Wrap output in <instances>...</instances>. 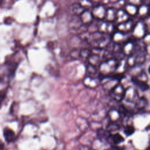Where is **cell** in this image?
I'll use <instances>...</instances> for the list:
<instances>
[{
	"label": "cell",
	"mask_w": 150,
	"mask_h": 150,
	"mask_svg": "<svg viewBox=\"0 0 150 150\" xmlns=\"http://www.w3.org/2000/svg\"><path fill=\"white\" fill-rule=\"evenodd\" d=\"M148 72H149V73L150 74V66H149V67H148Z\"/></svg>",
	"instance_id": "obj_14"
},
{
	"label": "cell",
	"mask_w": 150,
	"mask_h": 150,
	"mask_svg": "<svg viewBox=\"0 0 150 150\" xmlns=\"http://www.w3.org/2000/svg\"><path fill=\"white\" fill-rule=\"evenodd\" d=\"M100 76H87L84 79L83 83L87 87L94 88L98 86L99 83H100Z\"/></svg>",
	"instance_id": "obj_4"
},
{
	"label": "cell",
	"mask_w": 150,
	"mask_h": 150,
	"mask_svg": "<svg viewBox=\"0 0 150 150\" xmlns=\"http://www.w3.org/2000/svg\"><path fill=\"white\" fill-rule=\"evenodd\" d=\"M79 16L83 24H90L93 21L94 19L91 12L85 10L79 15Z\"/></svg>",
	"instance_id": "obj_6"
},
{
	"label": "cell",
	"mask_w": 150,
	"mask_h": 150,
	"mask_svg": "<svg viewBox=\"0 0 150 150\" xmlns=\"http://www.w3.org/2000/svg\"><path fill=\"white\" fill-rule=\"evenodd\" d=\"M118 129H119V125L115 122H112V121H111L110 123H109L107 127V130L110 134L116 132V131Z\"/></svg>",
	"instance_id": "obj_10"
},
{
	"label": "cell",
	"mask_w": 150,
	"mask_h": 150,
	"mask_svg": "<svg viewBox=\"0 0 150 150\" xmlns=\"http://www.w3.org/2000/svg\"><path fill=\"white\" fill-rule=\"evenodd\" d=\"M124 141L123 137L117 132H114L110 134V136L108 139V142H111L114 145L119 144L122 142Z\"/></svg>",
	"instance_id": "obj_7"
},
{
	"label": "cell",
	"mask_w": 150,
	"mask_h": 150,
	"mask_svg": "<svg viewBox=\"0 0 150 150\" xmlns=\"http://www.w3.org/2000/svg\"><path fill=\"white\" fill-rule=\"evenodd\" d=\"M110 93L113 99L117 101H121L124 99L125 90L122 84L119 83Z\"/></svg>",
	"instance_id": "obj_2"
},
{
	"label": "cell",
	"mask_w": 150,
	"mask_h": 150,
	"mask_svg": "<svg viewBox=\"0 0 150 150\" xmlns=\"http://www.w3.org/2000/svg\"><path fill=\"white\" fill-rule=\"evenodd\" d=\"M146 104V100L144 97H141L137 101L136 105L138 109H142L145 107Z\"/></svg>",
	"instance_id": "obj_11"
},
{
	"label": "cell",
	"mask_w": 150,
	"mask_h": 150,
	"mask_svg": "<svg viewBox=\"0 0 150 150\" xmlns=\"http://www.w3.org/2000/svg\"><path fill=\"white\" fill-rule=\"evenodd\" d=\"M76 150H90V148L87 146L80 145L76 148Z\"/></svg>",
	"instance_id": "obj_13"
},
{
	"label": "cell",
	"mask_w": 150,
	"mask_h": 150,
	"mask_svg": "<svg viewBox=\"0 0 150 150\" xmlns=\"http://www.w3.org/2000/svg\"><path fill=\"white\" fill-rule=\"evenodd\" d=\"M106 13L107 10L103 6L101 5L94 7L91 11V13L94 18L96 19H103L105 18Z\"/></svg>",
	"instance_id": "obj_3"
},
{
	"label": "cell",
	"mask_w": 150,
	"mask_h": 150,
	"mask_svg": "<svg viewBox=\"0 0 150 150\" xmlns=\"http://www.w3.org/2000/svg\"><path fill=\"white\" fill-rule=\"evenodd\" d=\"M99 32L103 33H110L113 30V25L111 22L105 21L98 25Z\"/></svg>",
	"instance_id": "obj_5"
},
{
	"label": "cell",
	"mask_w": 150,
	"mask_h": 150,
	"mask_svg": "<svg viewBox=\"0 0 150 150\" xmlns=\"http://www.w3.org/2000/svg\"><path fill=\"white\" fill-rule=\"evenodd\" d=\"M132 81L136 86H137L142 91H146L149 88V86L145 81L140 80L138 78H132Z\"/></svg>",
	"instance_id": "obj_8"
},
{
	"label": "cell",
	"mask_w": 150,
	"mask_h": 150,
	"mask_svg": "<svg viewBox=\"0 0 150 150\" xmlns=\"http://www.w3.org/2000/svg\"><path fill=\"white\" fill-rule=\"evenodd\" d=\"M124 132L126 135H131L134 132V128L131 125H127L124 129Z\"/></svg>",
	"instance_id": "obj_12"
},
{
	"label": "cell",
	"mask_w": 150,
	"mask_h": 150,
	"mask_svg": "<svg viewBox=\"0 0 150 150\" xmlns=\"http://www.w3.org/2000/svg\"><path fill=\"white\" fill-rule=\"evenodd\" d=\"M4 135L6 141L8 142H12L15 137V134L14 131L12 129L8 128H4Z\"/></svg>",
	"instance_id": "obj_9"
},
{
	"label": "cell",
	"mask_w": 150,
	"mask_h": 150,
	"mask_svg": "<svg viewBox=\"0 0 150 150\" xmlns=\"http://www.w3.org/2000/svg\"><path fill=\"white\" fill-rule=\"evenodd\" d=\"M118 64V60L116 59H108L102 62L98 66L100 76L104 77L113 74L117 70Z\"/></svg>",
	"instance_id": "obj_1"
}]
</instances>
